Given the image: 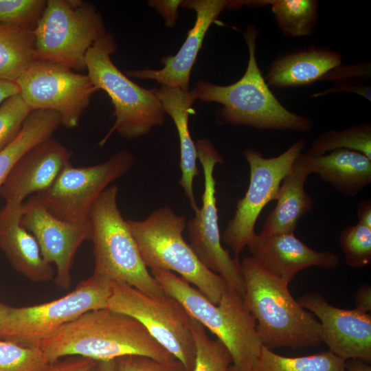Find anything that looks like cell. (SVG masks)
Returning <instances> with one entry per match:
<instances>
[{
	"mask_svg": "<svg viewBox=\"0 0 371 371\" xmlns=\"http://www.w3.org/2000/svg\"><path fill=\"white\" fill-rule=\"evenodd\" d=\"M20 93V89L16 82L0 79V105L8 98Z\"/></svg>",
	"mask_w": 371,
	"mask_h": 371,
	"instance_id": "b9f144b4",
	"label": "cell"
},
{
	"mask_svg": "<svg viewBox=\"0 0 371 371\" xmlns=\"http://www.w3.org/2000/svg\"><path fill=\"white\" fill-rule=\"evenodd\" d=\"M117 47L114 35L107 32L89 49L85 57L88 76L97 91L108 94L114 106V124L100 141V146L115 131L126 139L137 138L161 125L166 118L153 89L133 82L113 63L111 55Z\"/></svg>",
	"mask_w": 371,
	"mask_h": 371,
	"instance_id": "52a82bcc",
	"label": "cell"
},
{
	"mask_svg": "<svg viewBox=\"0 0 371 371\" xmlns=\"http://www.w3.org/2000/svg\"><path fill=\"white\" fill-rule=\"evenodd\" d=\"M204 177L202 205L187 224L190 246L199 260L243 296L244 280L238 256L232 258L221 241L214 171L223 159L208 139L195 143Z\"/></svg>",
	"mask_w": 371,
	"mask_h": 371,
	"instance_id": "8fae6325",
	"label": "cell"
},
{
	"mask_svg": "<svg viewBox=\"0 0 371 371\" xmlns=\"http://www.w3.org/2000/svg\"><path fill=\"white\" fill-rule=\"evenodd\" d=\"M22 205L5 203L0 209V249L12 267L29 280H53L54 269L43 259L34 236L20 223Z\"/></svg>",
	"mask_w": 371,
	"mask_h": 371,
	"instance_id": "ffe728a7",
	"label": "cell"
},
{
	"mask_svg": "<svg viewBox=\"0 0 371 371\" xmlns=\"http://www.w3.org/2000/svg\"></svg>",
	"mask_w": 371,
	"mask_h": 371,
	"instance_id": "f6af8a7d",
	"label": "cell"
},
{
	"mask_svg": "<svg viewBox=\"0 0 371 371\" xmlns=\"http://www.w3.org/2000/svg\"><path fill=\"white\" fill-rule=\"evenodd\" d=\"M52 364L64 357L95 361L142 355L162 362L177 359L137 319L107 308L87 311L37 345Z\"/></svg>",
	"mask_w": 371,
	"mask_h": 371,
	"instance_id": "6da1fadb",
	"label": "cell"
},
{
	"mask_svg": "<svg viewBox=\"0 0 371 371\" xmlns=\"http://www.w3.org/2000/svg\"><path fill=\"white\" fill-rule=\"evenodd\" d=\"M297 301L319 319L322 342L330 352L346 361H371L370 313L334 306L317 292L306 293Z\"/></svg>",
	"mask_w": 371,
	"mask_h": 371,
	"instance_id": "2e32d148",
	"label": "cell"
},
{
	"mask_svg": "<svg viewBox=\"0 0 371 371\" xmlns=\"http://www.w3.org/2000/svg\"><path fill=\"white\" fill-rule=\"evenodd\" d=\"M247 247L251 257L269 273L289 284L302 270L310 267L335 269L339 257L331 251L314 250L294 233L273 235L256 234Z\"/></svg>",
	"mask_w": 371,
	"mask_h": 371,
	"instance_id": "e0dca14e",
	"label": "cell"
},
{
	"mask_svg": "<svg viewBox=\"0 0 371 371\" xmlns=\"http://www.w3.org/2000/svg\"><path fill=\"white\" fill-rule=\"evenodd\" d=\"M36 60L86 69L89 49L107 32L101 14L81 0H47L34 30Z\"/></svg>",
	"mask_w": 371,
	"mask_h": 371,
	"instance_id": "ba28073f",
	"label": "cell"
},
{
	"mask_svg": "<svg viewBox=\"0 0 371 371\" xmlns=\"http://www.w3.org/2000/svg\"><path fill=\"white\" fill-rule=\"evenodd\" d=\"M228 3L229 1L225 0L183 1L182 7L194 10L196 21L178 52L174 56L161 58L162 69L146 68L126 71V74L139 79L153 80L161 85L189 91L190 73L199 51L202 47L204 37L212 23L227 8Z\"/></svg>",
	"mask_w": 371,
	"mask_h": 371,
	"instance_id": "ac0fdd59",
	"label": "cell"
},
{
	"mask_svg": "<svg viewBox=\"0 0 371 371\" xmlns=\"http://www.w3.org/2000/svg\"><path fill=\"white\" fill-rule=\"evenodd\" d=\"M36 60L34 30L0 23V79L16 82Z\"/></svg>",
	"mask_w": 371,
	"mask_h": 371,
	"instance_id": "484cf974",
	"label": "cell"
},
{
	"mask_svg": "<svg viewBox=\"0 0 371 371\" xmlns=\"http://www.w3.org/2000/svg\"><path fill=\"white\" fill-rule=\"evenodd\" d=\"M355 308L364 312L371 311V286L362 284L355 295Z\"/></svg>",
	"mask_w": 371,
	"mask_h": 371,
	"instance_id": "ab89813d",
	"label": "cell"
},
{
	"mask_svg": "<svg viewBox=\"0 0 371 371\" xmlns=\"http://www.w3.org/2000/svg\"><path fill=\"white\" fill-rule=\"evenodd\" d=\"M150 272L166 293L177 300L194 319L224 344L232 359L229 371L253 370L263 345L256 321L241 294L227 286L218 303L214 304L172 272L162 269Z\"/></svg>",
	"mask_w": 371,
	"mask_h": 371,
	"instance_id": "277c9868",
	"label": "cell"
},
{
	"mask_svg": "<svg viewBox=\"0 0 371 371\" xmlns=\"http://www.w3.org/2000/svg\"><path fill=\"white\" fill-rule=\"evenodd\" d=\"M181 0H151L149 5L155 8L163 17L168 27H173L178 17V7L181 5Z\"/></svg>",
	"mask_w": 371,
	"mask_h": 371,
	"instance_id": "f35d334b",
	"label": "cell"
},
{
	"mask_svg": "<svg viewBox=\"0 0 371 371\" xmlns=\"http://www.w3.org/2000/svg\"><path fill=\"white\" fill-rule=\"evenodd\" d=\"M61 125L59 115L48 110L32 111L17 136L0 150V189L10 172L29 150L52 137Z\"/></svg>",
	"mask_w": 371,
	"mask_h": 371,
	"instance_id": "d4e9b609",
	"label": "cell"
},
{
	"mask_svg": "<svg viewBox=\"0 0 371 371\" xmlns=\"http://www.w3.org/2000/svg\"><path fill=\"white\" fill-rule=\"evenodd\" d=\"M337 149L355 150L371 159V124L362 122L341 131H326L315 139L306 154L320 156Z\"/></svg>",
	"mask_w": 371,
	"mask_h": 371,
	"instance_id": "f1b7e54d",
	"label": "cell"
},
{
	"mask_svg": "<svg viewBox=\"0 0 371 371\" xmlns=\"http://www.w3.org/2000/svg\"><path fill=\"white\" fill-rule=\"evenodd\" d=\"M370 63H361L353 65H340L328 73L320 80L336 83L354 80L368 79L370 77Z\"/></svg>",
	"mask_w": 371,
	"mask_h": 371,
	"instance_id": "d590c367",
	"label": "cell"
},
{
	"mask_svg": "<svg viewBox=\"0 0 371 371\" xmlns=\"http://www.w3.org/2000/svg\"><path fill=\"white\" fill-rule=\"evenodd\" d=\"M49 366L38 346L0 339V371H46Z\"/></svg>",
	"mask_w": 371,
	"mask_h": 371,
	"instance_id": "4dcf8cb0",
	"label": "cell"
},
{
	"mask_svg": "<svg viewBox=\"0 0 371 371\" xmlns=\"http://www.w3.org/2000/svg\"><path fill=\"white\" fill-rule=\"evenodd\" d=\"M71 153L52 137L24 154L0 189L5 203L22 205L24 200L47 188L70 164Z\"/></svg>",
	"mask_w": 371,
	"mask_h": 371,
	"instance_id": "d6986e66",
	"label": "cell"
},
{
	"mask_svg": "<svg viewBox=\"0 0 371 371\" xmlns=\"http://www.w3.org/2000/svg\"><path fill=\"white\" fill-rule=\"evenodd\" d=\"M127 222L147 268L171 271L194 285L211 302L218 303L227 286L199 260L184 240V216L166 205L145 219Z\"/></svg>",
	"mask_w": 371,
	"mask_h": 371,
	"instance_id": "5b68a950",
	"label": "cell"
},
{
	"mask_svg": "<svg viewBox=\"0 0 371 371\" xmlns=\"http://www.w3.org/2000/svg\"><path fill=\"white\" fill-rule=\"evenodd\" d=\"M166 113L170 116L176 126L180 144V169L181 177L179 184L189 200L194 212L198 206L194 193L193 181L200 174L197 166V151L188 127L189 115L194 113L192 105L196 100L191 92L179 88L160 85L153 89Z\"/></svg>",
	"mask_w": 371,
	"mask_h": 371,
	"instance_id": "603a6c76",
	"label": "cell"
},
{
	"mask_svg": "<svg viewBox=\"0 0 371 371\" xmlns=\"http://www.w3.org/2000/svg\"><path fill=\"white\" fill-rule=\"evenodd\" d=\"M339 92H351L359 94L370 101V86L363 80H354L334 84L331 87L311 95L313 98L321 97Z\"/></svg>",
	"mask_w": 371,
	"mask_h": 371,
	"instance_id": "8d00e7d4",
	"label": "cell"
},
{
	"mask_svg": "<svg viewBox=\"0 0 371 371\" xmlns=\"http://www.w3.org/2000/svg\"><path fill=\"white\" fill-rule=\"evenodd\" d=\"M346 371H371V367L361 359H352L346 361Z\"/></svg>",
	"mask_w": 371,
	"mask_h": 371,
	"instance_id": "7bdbcfd3",
	"label": "cell"
},
{
	"mask_svg": "<svg viewBox=\"0 0 371 371\" xmlns=\"http://www.w3.org/2000/svg\"><path fill=\"white\" fill-rule=\"evenodd\" d=\"M346 361L330 350L288 357L262 346L252 371H346Z\"/></svg>",
	"mask_w": 371,
	"mask_h": 371,
	"instance_id": "4316f807",
	"label": "cell"
},
{
	"mask_svg": "<svg viewBox=\"0 0 371 371\" xmlns=\"http://www.w3.org/2000/svg\"><path fill=\"white\" fill-rule=\"evenodd\" d=\"M118 188L109 186L93 204L89 214L90 238L94 255L93 275L120 281L149 295L165 293L144 265L137 245L119 210Z\"/></svg>",
	"mask_w": 371,
	"mask_h": 371,
	"instance_id": "8992f818",
	"label": "cell"
},
{
	"mask_svg": "<svg viewBox=\"0 0 371 371\" xmlns=\"http://www.w3.org/2000/svg\"><path fill=\"white\" fill-rule=\"evenodd\" d=\"M245 304L256 321L262 345L270 350L316 347L322 343L320 322L290 293L288 284L251 256L240 262Z\"/></svg>",
	"mask_w": 371,
	"mask_h": 371,
	"instance_id": "3957f363",
	"label": "cell"
},
{
	"mask_svg": "<svg viewBox=\"0 0 371 371\" xmlns=\"http://www.w3.org/2000/svg\"><path fill=\"white\" fill-rule=\"evenodd\" d=\"M20 95L32 111L57 113L61 125L76 127L97 91L87 74L66 67L36 60L16 81Z\"/></svg>",
	"mask_w": 371,
	"mask_h": 371,
	"instance_id": "5bb4252c",
	"label": "cell"
},
{
	"mask_svg": "<svg viewBox=\"0 0 371 371\" xmlns=\"http://www.w3.org/2000/svg\"><path fill=\"white\" fill-rule=\"evenodd\" d=\"M258 30L248 25L243 36L249 50V60L243 76L229 85H217L199 80L190 91L195 100L217 102L220 120L232 126H247L258 129L308 132L314 121L291 112L269 89L256 58Z\"/></svg>",
	"mask_w": 371,
	"mask_h": 371,
	"instance_id": "7a4b0ae2",
	"label": "cell"
},
{
	"mask_svg": "<svg viewBox=\"0 0 371 371\" xmlns=\"http://www.w3.org/2000/svg\"><path fill=\"white\" fill-rule=\"evenodd\" d=\"M339 52L328 48L311 47L284 54L276 58L265 77L268 85L277 88L309 85L333 68L341 65Z\"/></svg>",
	"mask_w": 371,
	"mask_h": 371,
	"instance_id": "7402d4cb",
	"label": "cell"
},
{
	"mask_svg": "<svg viewBox=\"0 0 371 371\" xmlns=\"http://www.w3.org/2000/svg\"><path fill=\"white\" fill-rule=\"evenodd\" d=\"M96 366L97 361L74 356L50 364L46 371H96Z\"/></svg>",
	"mask_w": 371,
	"mask_h": 371,
	"instance_id": "74e56055",
	"label": "cell"
},
{
	"mask_svg": "<svg viewBox=\"0 0 371 371\" xmlns=\"http://www.w3.org/2000/svg\"><path fill=\"white\" fill-rule=\"evenodd\" d=\"M271 5L278 26L289 37L311 36L318 21L315 0H266Z\"/></svg>",
	"mask_w": 371,
	"mask_h": 371,
	"instance_id": "83f0119b",
	"label": "cell"
},
{
	"mask_svg": "<svg viewBox=\"0 0 371 371\" xmlns=\"http://www.w3.org/2000/svg\"><path fill=\"white\" fill-rule=\"evenodd\" d=\"M31 111L20 93L0 105V150L17 136Z\"/></svg>",
	"mask_w": 371,
	"mask_h": 371,
	"instance_id": "836d02e7",
	"label": "cell"
},
{
	"mask_svg": "<svg viewBox=\"0 0 371 371\" xmlns=\"http://www.w3.org/2000/svg\"><path fill=\"white\" fill-rule=\"evenodd\" d=\"M309 175L308 169L296 158L281 182L277 204L267 216L261 234L294 233L300 218L313 208V201L304 190Z\"/></svg>",
	"mask_w": 371,
	"mask_h": 371,
	"instance_id": "cb8c5ba5",
	"label": "cell"
},
{
	"mask_svg": "<svg viewBox=\"0 0 371 371\" xmlns=\"http://www.w3.org/2000/svg\"><path fill=\"white\" fill-rule=\"evenodd\" d=\"M106 308L139 321L150 335L188 371H193L196 346L192 316L175 297L152 295L120 281H112Z\"/></svg>",
	"mask_w": 371,
	"mask_h": 371,
	"instance_id": "30bf717a",
	"label": "cell"
},
{
	"mask_svg": "<svg viewBox=\"0 0 371 371\" xmlns=\"http://www.w3.org/2000/svg\"><path fill=\"white\" fill-rule=\"evenodd\" d=\"M96 371H117L115 359L97 361Z\"/></svg>",
	"mask_w": 371,
	"mask_h": 371,
	"instance_id": "ee69618b",
	"label": "cell"
},
{
	"mask_svg": "<svg viewBox=\"0 0 371 371\" xmlns=\"http://www.w3.org/2000/svg\"><path fill=\"white\" fill-rule=\"evenodd\" d=\"M20 223L36 240L43 259L55 265V284L69 289L75 254L81 244L90 238L89 220L76 223L62 221L52 215L34 194L23 203Z\"/></svg>",
	"mask_w": 371,
	"mask_h": 371,
	"instance_id": "9a60e30c",
	"label": "cell"
},
{
	"mask_svg": "<svg viewBox=\"0 0 371 371\" xmlns=\"http://www.w3.org/2000/svg\"><path fill=\"white\" fill-rule=\"evenodd\" d=\"M358 223L371 227V201L366 199L357 205Z\"/></svg>",
	"mask_w": 371,
	"mask_h": 371,
	"instance_id": "60d3db41",
	"label": "cell"
},
{
	"mask_svg": "<svg viewBox=\"0 0 371 371\" xmlns=\"http://www.w3.org/2000/svg\"><path fill=\"white\" fill-rule=\"evenodd\" d=\"M111 291L112 281L93 274L50 302L23 307L0 303V339L35 346L85 313L106 308Z\"/></svg>",
	"mask_w": 371,
	"mask_h": 371,
	"instance_id": "9c48e42d",
	"label": "cell"
},
{
	"mask_svg": "<svg viewBox=\"0 0 371 371\" xmlns=\"http://www.w3.org/2000/svg\"><path fill=\"white\" fill-rule=\"evenodd\" d=\"M134 157L121 150L101 164L86 166H65L54 181L36 195L56 218L69 223L89 220L95 201L109 185L132 168Z\"/></svg>",
	"mask_w": 371,
	"mask_h": 371,
	"instance_id": "7c38bea8",
	"label": "cell"
},
{
	"mask_svg": "<svg viewBox=\"0 0 371 371\" xmlns=\"http://www.w3.org/2000/svg\"><path fill=\"white\" fill-rule=\"evenodd\" d=\"M191 326L196 346L193 371H229L232 359L224 344L210 339L204 326L193 317Z\"/></svg>",
	"mask_w": 371,
	"mask_h": 371,
	"instance_id": "f546056e",
	"label": "cell"
},
{
	"mask_svg": "<svg viewBox=\"0 0 371 371\" xmlns=\"http://www.w3.org/2000/svg\"><path fill=\"white\" fill-rule=\"evenodd\" d=\"M297 159L346 196H357L371 182V159L355 150L337 149L320 156L302 153Z\"/></svg>",
	"mask_w": 371,
	"mask_h": 371,
	"instance_id": "44dd1931",
	"label": "cell"
},
{
	"mask_svg": "<svg viewBox=\"0 0 371 371\" xmlns=\"http://www.w3.org/2000/svg\"><path fill=\"white\" fill-rule=\"evenodd\" d=\"M117 371H188L177 359L162 362L142 355H126L115 359Z\"/></svg>",
	"mask_w": 371,
	"mask_h": 371,
	"instance_id": "e575fe53",
	"label": "cell"
},
{
	"mask_svg": "<svg viewBox=\"0 0 371 371\" xmlns=\"http://www.w3.org/2000/svg\"><path fill=\"white\" fill-rule=\"evenodd\" d=\"M46 4L45 0H0V23L34 30Z\"/></svg>",
	"mask_w": 371,
	"mask_h": 371,
	"instance_id": "d6a6232c",
	"label": "cell"
},
{
	"mask_svg": "<svg viewBox=\"0 0 371 371\" xmlns=\"http://www.w3.org/2000/svg\"><path fill=\"white\" fill-rule=\"evenodd\" d=\"M346 263L362 269L371 263V227L357 223L345 227L339 236Z\"/></svg>",
	"mask_w": 371,
	"mask_h": 371,
	"instance_id": "1f68e13d",
	"label": "cell"
},
{
	"mask_svg": "<svg viewBox=\"0 0 371 371\" xmlns=\"http://www.w3.org/2000/svg\"><path fill=\"white\" fill-rule=\"evenodd\" d=\"M306 146V140L300 138L282 153L271 158L264 157L253 148L243 152L249 166V184L245 196L237 201L234 216L223 234V241L236 256L255 234L260 212L268 203L276 199L283 178Z\"/></svg>",
	"mask_w": 371,
	"mask_h": 371,
	"instance_id": "4fadbf2b",
	"label": "cell"
}]
</instances>
